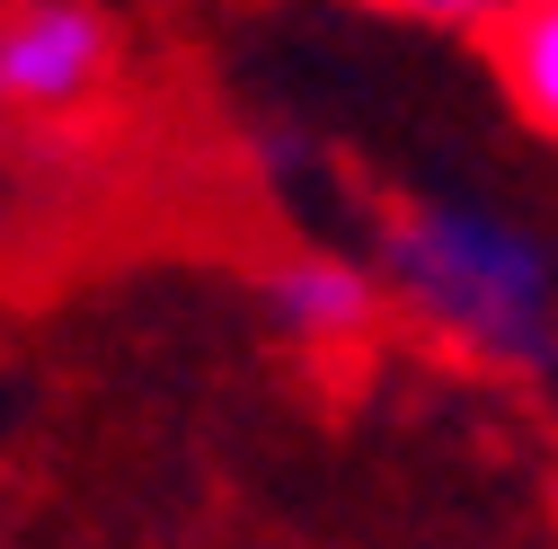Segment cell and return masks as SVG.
<instances>
[{
	"label": "cell",
	"mask_w": 558,
	"mask_h": 549,
	"mask_svg": "<svg viewBox=\"0 0 558 549\" xmlns=\"http://www.w3.org/2000/svg\"><path fill=\"white\" fill-rule=\"evenodd\" d=\"M390 284L416 302V319H435L487 364H549L558 355V293L549 257L470 204H408L381 240Z\"/></svg>",
	"instance_id": "6da1fadb"
},
{
	"label": "cell",
	"mask_w": 558,
	"mask_h": 549,
	"mask_svg": "<svg viewBox=\"0 0 558 549\" xmlns=\"http://www.w3.org/2000/svg\"><path fill=\"white\" fill-rule=\"evenodd\" d=\"M107 19L89 0H19L0 19V98L27 115H72L107 81Z\"/></svg>",
	"instance_id": "7a4b0ae2"
},
{
	"label": "cell",
	"mask_w": 558,
	"mask_h": 549,
	"mask_svg": "<svg viewBox=\"0 0 558 549\" xmlns=\"http://www.w3.org/2000/svg\"><path fill=\"white\" fill-rule=\"evenodd\" d=\"M373 319H381V293H373V274L345 266V257H293V266L266 274V328L311 346V355L355 346Z\"/></svg>",
	"instance_id": "3957f363"
},
{
	"label": "cell",
	"mask_w": 558,
	"mask_h": 549,
	"mask_svg": "<svg viewBox=\"0 0 558 549\" xmlns=\"http://www.w3.org/2000/svg\"><path fill=\"white\" fill-rule=\"evenodd\" d=\"M487 62H497L506 107H514L532 133H549V143H558V0L514 10L497 36H487Z\"/></svg>",
	"instance_id": "277c9868"
},
{
	"label": "cell",
	"mask_w": 558,
	"mask_h": 549,
	"mask_svg": "<svg viewBox=\"0 0 558 549\" xmlns=\"http://www.w3.org/2000/svg\"><path fill=\"white\" fill-rule=\"evenodd\" d=\"M373 10H390V19H426V27H470V36H497L514 10H532V0H373Z\"/></svg>",
	"instance_id": "5b68a950"
},
{
	"label": "cell",
	"mask_w": 558,
	"mask_h": 549,
	"mask_svg": "<svg viewBox=\"0 0 558 549\" xmlns=\"http://www.w3.org/2000/svg\"><path fill=\"white\" fill-rule=\"evenodd\" d=\"M0 115H10V98H0Z\"/></svg>",
	"instance_id": "8992f818"
}]
</instances>
